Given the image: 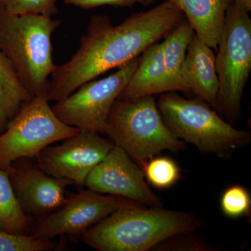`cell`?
<instances>
[{
	"label": "cell",
	"mask_w": 251,
	"mask_h": 251,
	"mask_svg": "<svg viewBox=\"0 0 251 251\" xmlns=\"http://www.w3.org/2000/svg\"><path fill=\"white\" fill-rule=\"evenodd\" d=\"M184 18L173 0L131 15L117 25L108 16H92L76 52L51 74L48 98L59 101L101 74L137 58L164 39Z\"/></svg>",
	"instance_id": "1"
},
{
	"label": "cell",
	"mask_w": 251,
	"mask_h": 251,
	"mask_svg": "<svg viewBox=\"0 0 251 251\" xmlns=\"http://www.w3.org/2000/svg\"><path fill=\"white\" fill-rule=\"evenodd\" d=\"M201 221L191 213L163 207L124 206L87 229L81 238L99 251H147L168 238L193 232Z\"/></svg>",
	"instance_id": "2"
},
{
	"label": "cell",
	"mask_w": 251,
	"mask_h": 251,
	"mask_svg": "<svg viewBox=\"0 0 251 251\" xmlns=\"http://www.w3.org/2000/svg\"><path fill=\"white\" fill-rule=\"evenodd\" d=\"M60 24L49 15L13 14L0 6V50L33 97L47 95L50 77L57 67L52 34Z\"/></svg>",
	"instance_id": "3"
},
{
	"label": "cell",
	"mask_w": 251,
	"mask_h": 251,
	"mask_svg": "<svg viewBox=\"0 0 251 251\" xmlns=\"http://www.w3.org/2000/svg\"><path fill=\"white\" fill-rule=\"evenodd\" d=\"M156 103L172 133L184 143L192 144L203 154L227 159L251 143L250 131L234 128L202 99H186L172 92L161 94Z\"/></svg>",
	"instance_id": "4"
},
{
	"label": "cell",
	"mask_w": 251,
	"mask_h": 251,
	"mask_svg": "<svg viewBox=\"0 0 251 251\" xmlns=\"http://www.w3.org/2000/svg\"><path fill=\"white\" fill-rule=\"evenodd\" d=\"M104 134L142 169L150 158L163 151L179 153L186 148V143L176 138L163 122L155 96L117 99L109 113Z\"/></svg>",
	"instance_id": "5"
},
{
	"label": "cell",
	"mask_w": 251,
	"mask_h": 251,
	"mask_svg": "<svg viewBox=\"0 0 251 251\" xmlns=\"http://www.w3.org/2000/svg\"><path fill=\"white\" fill-rule=\"evenodd\" d=\"M216 50L219 85L214 109L232 125L240 118L243 94L251 71V19L248 11L233 2L226 13Z\"/></svg>",
	"instance_id": "6"
},
{
	"label": "cell",
	"mask_w": 251,
	"mask_h": 251,
	"mask_svg": "<svg viewBox=\"0 0 251 251\" xmlns=\"http://www.w3.org/2000/svg\"><path fill=\"white\" fill-rule=\"evenodd\" d=\"M47 95L35 96L24 104L0 133V168L21 158H34L47 147L68 139L80 130L63 123Z\"/></svg>",
	"instance_id": "7"
},
{
	"label": "cell",
	"mask_w": 251,
	"mask_h": 251,
	"mask_svg": "<svg viewBox=\"0 0 251 251\" xmlns=\"http://www.w3.org/2000/svg\"><path fill=\"white\" fill-rule=\"evenodd\" d=\"M140 56L109 76L91 80L51 106L63 123L81 132L105 133L109 113L139 64Z\"/></svg>",
	"instance_id": "8"
},
{
	"label": "cell",
	"mask_w": 251,
	"mask_h": 251,
	"mask_svg": "<svg viewBox=\"0 0 251 251\" xmlns=\"http://www.w3.org/2000/svg\"><path fill=\"white\" fill-rule=\"evenodd\" d=\"M138 203L125 198L84 190L67 198L57 211L39 219L31 234L50 239L62 235H79L124 206Z\"/></svg>",
	"instance_id": "9"
},
{
	"label": "cell",
	"mask_w": 251,
	"mask_h": 251,
	"mask_svg": "<svg viewBox=\"0 0 251 251\" xmlns=\"http://www.w3.org/2000/svg\"><path fill=\"white\" fill-rule=\"evenodd\" d=\"M57 146L47 147L36 158L48 175L84 185L90 172L106 156L114 144L94 132H79Z\"/></svg>",
	"instance_id": "10"
},
{
	"label": "cell",
	"mask_w": 251,
	"mask_h": 251,
	"mask_svg": "<svg viewBox=\"0 0 251 251\" xmlns=\"http://www.w3.org/2000/svg\"><path fill=\"white\" fill-rule=\"evenodd\" d=\"M89 189L130 200L150 207H163L161 198L151 191L143 169L120 147L114 145L85 181Z\"/></svg>",
	"instance_id": "11"
},
{
	"label": "cell",
	"mask_w": 251,
	"mask_h": 251,
	"mask_svg": "<svg viewBox=\"0 0 251 251\" xmlns=\"http://www.w3.org/2000/svg\"><path fill=\"white\" fill-rule=\"evenodd\" d=\"M6 171L20 205L32 219H40L59 209L67 201V186L74 184L48 175L27 158L13 162Z\"/></svg>",
	"instance_id": "12"
},
{
	"label": "cell",
	"mask_w": 251,
	"mask_h": 251,
	"mask_svg": "<svg viewBox=\"0 0 251 251\" xmlns=\"http://www.w3.org/2000/svg\"><path fill=\"white\" fill-rule=\"evenodd\" d=\"M181 76L188 93L194 94L214 108L219 85L216 54L195 33L188 46Z\"/></svg>",
	"instance_id": "13"
},
{
	"label": "cell",
	"mask_w": 251,
	"mask_h": 251,
	"mask_svg": "<svg viewBox=\"0 0 251 251\" xmlns=\"http://www.w3.org/2000/svg\"><path fill=\"white\" fill-rule=\"evenodd\" d=\"M179 92L167 71L163 59V41L145 50L139 64L118 99H134Z\"/></svg>",
	"instance_id": "14"
},
{
	"label": "cell",
	"mask_w": 251,
	"mask_h": 251,
	"mask_svg": "<svg viewBox=\"0 0 251 251\" xmlns=\"http://www.w3.org/2000/svg\"><path fill=\"white\" fill-rule=\"evenodd\" d=\"M184 13L195 34L211 49L221 37L226 13L233 0H173Z\"/></svg>",
	"instance_id": "15"
},
{
	"label": "cell",
	"mask_w": 251,
	"mask_h": 251,
	"mask_svg": "<svg viewBox=\"0 0 251 251\" xmlns=\"http://www.w3.org/2000/svg\"><path fill=\"white\" fill-rule=\"evenodd\" d=\"M9 59L0 50V133L21 107L33 98Z\"/></svg>",
	"instance_id": "16"
},
{
	"label": "cell",
	"mask_w": 251,
	"mask_h": 251,
	"mask_svg": "<svg viewBox=\"0 0 251 251\" xmlns=\"http://www.w3.org/2000/svg\"><path fill=\"white\" fill-rule=\"evenodd\" d=\"M195 31L184 18L163 39V59L168 74L179 92L188 93L181 80V72L188 46Z\"/></svg>",
	"instance_id": "17"
},
{
	"label": "cell",
	"mask_w": 251,
	"mask_h": 251,
	"mask_svg": "<svg viewBox=\"0 0 251 251\" xmlns=\"http://www.w3.org/2000/svg\"><path fill=\"white\" fill-rule=\"evenodd\" d=\"M32 218L20 205L6 170L0 168V229L11 233L29 234Z\"/></svg>",
	"instance_id": "18"
},
{
	"label": "cell",
	"mask_w": 251,
	"mask_h": 251,
	"mask_svg": "<svg viewBox=\"0 0 251 251\" xmlns=\"http://www.w3.org/2000/svg\"><path fill=\"white\" fill-rule=\"evenodd\" d=\"M148 184L158 189L171 188L181 179V169L177 163L168 156H153L143 168Z\"/></svg>",
	"instance_id": "19"
},
{
	"label": "cell",
	"mask_w": 251,
	"mask_h": 251,
	"mask_svg": "<svg viewBox=\"0 0 251 251\" xmlns=\"http://www.w3.org/2000/svg\"><path fill=\"white\" fill-rule=\"evenodd\" d=\"M220 206L223 214L230 219L250 216L251 193L241 185L229 186L221 195Z\"/></svg>",
	"instance_id": "20"
},
{
	"label": "cell",
	"mask_w": 251,
	"mask_h": 251,
	"mask_svg": "<svg viewBox=\"0 0 251 251\" xmlns=\"http://www.w3.org/2000/svg\"><path fill=\"white\" fill-rule=\"evenodd\" d=\"M51 247L49 239L32 234L11 233L0 229V251H44Z\"/></svg>",
	"instance_id": "21"
},
{
	"label": "cell",
	"mask_w": 251,
	"mask_h": 251,
	"mask_svg": "<svg viewBox=\"0 0 251 251\" xmlns=\"http://www.w3.org/2000/svg\"><path fill=\"white\" fill-rule=\"evenodd\" d=\"M58 0H0V6L11 14H39L52 16L58 13Z\"/></svg>",
	"instance_id": "22"
},
{
	"label": "cell",
	"mask_w": 251,
	"mask_h": 251,
	"mask_svg": "<svg viewBox=\"0 0 251 251\" xmlns=\"http://www.w3.org/2000/svg\"><path fill=\"white\" fill-rule=\"evenodd\" d=\"M192 232L176 234L158 244L153 249L163 251H215L206 243L195 236Z\"/></svg>",
	"instance_id": "23"
},
{
	"label": "cell",
	"mask_w": 251,
	"mask_h": 251,
	"mask_svg": "<svg viewBox=\"0 0 251 251\" xmlns=\"http://www.w3.org/2000/svg\"><path fill=\"white\" fill-rule=\"evenodd\" d=\"M64 3L82 9H92L102 6L133 7L136 4L145 5V0H64Z\"/></svg>",
	"instance_id": "24"
},
{
	"label": "cell",
	"mask_w": 251,
	"mask_h": 251,
	"mask_svg": "<svg viewBox=\"0 0 251 251\" xmlns=\"http://www.w3.org/2000/svg\"><path fill=\"white\" fill-rule=\"evenodd\" d=\"M233 3L237 7L246 10L248 12L251 11V0H233Z\"/></svg>",
	"instance_id": "25"
},
{
	"label": "cell",
	"mask_w": 251,
	"mask_h": 251,
	"mask_svg": "<svg viewBox=\"0 0 251 251\" xmlns=\"http://www.w3.org/2000/svg\"><path fill=\"white\" fill-rule=\"evenodd\" d=\"M145 5H149L152 4L153 2H154L156 0H145Z\"/></svg>",
	"instance_id": "26"
}]
</instances>
